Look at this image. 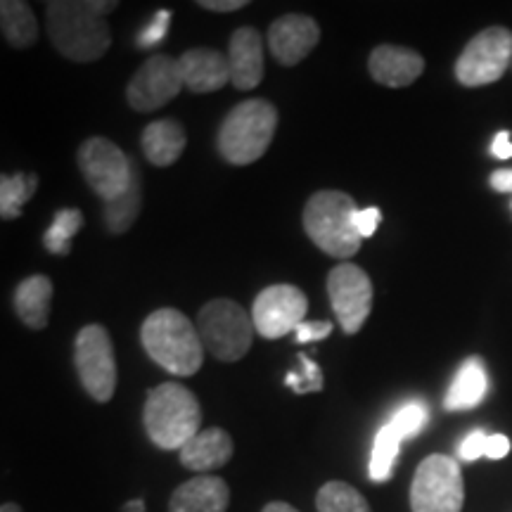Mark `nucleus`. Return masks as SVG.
<instances>
[{
	"label": "nucleus",
	"mask_w": 512,
	"mask_h": 512,
	"mask_svg": "<svg viewBox=\"0 0 512 512\" xmlns=\"http://www.w3.org/2000/svg\"><path fill=\"white\" fill-rule=\"evenodd\" d=\"M119 8L117 0H53L48 3V36L57 53L72 62H95L112 46L105 17Z\"/></svg>",
	"instance_id": "obj_1"
},
{
	"label": "nucleus",
	"mask_w": 512,
	"mask_h": 512,
	"mask_svg": "<svg viewBox=\"0 0 512 512\" xmlns=\"http://www.w3.org/2000/svg\"><path fill=\"white\" fill-rule=\"evenodd\" d=\"M140 342L166 373L190 377L202 368L204 344L192 320L176 309H157L145 318Z\"/></svg>",
	"instance_id": "obj_2"
},
{
	"label": "nucleus",
	"mask_w": 512,
	"mask_h": 512,
	"mask_svg": "<svg viewBox=\"0 0 512 512\" xmlns=\"http://www.w3.org/2000/svg\"><path fill=\"white\" fill-rule=\"evenodd\" d=\"M143 422L152 444L164 451H181L200 434L202 408L190 389L176 382H164L150 389L143 408Z\"/></svg>",
	"instance_id": "obj_3"
},
{
	"label": "nucleus",
	"mask_w": 512,
	"mask_h": 512,
	"mask_svg": "<svg viewBox=\"0 0 512 512\" xmlns=\"http://www.w3.org/2000/svg\"><path fill=\"white\" fill-rule=\"evenodd\" d=\"M354 197L342 190H320L304 207V230L313 245L335 259H349L361 249V235L354 226Z\"/></svg>",
	"instance_id": "obj_4"
},
{
	"label": "nucleus",
	"mask_w": 512,
	"mask_h": 512,
	"mask_svg": "<svg viewBox=\"0 0 512 512\" xmlns=\"http://www.w3.org/2000/svg\"><path fill=\"white\" fill-rule=\"evenodd\" d=\"M278 128V110L264 100L235 105L219 128V152L228 164L247 166L266 155Z\"/></svg>",
	"instance_id": "obj_5"
},
{
	"label": "nucleus",
	"mask_w": 512,
	"mask_h": 512,
	"mask_svg": "<svg viewBox=\"0 0 512 512\" xmlns=\"http://www.w3.org/2000/svg\"><path fill=\"white\" fill-rule=\"evenodd\" d=\"M204 351L216 361L235 363L247 356L254 342V320L238 302L230 299H211L202 306L200 325H197Z\"/></svg>",
	"instance_id": "obj_6"
},
{
	"label": "nucleus",
	"mask_w": 512,
	"mask_h": 512,
	"mask_svg": "<svg viewBox=\"0 0 512 512\" xmlns=\"http://www.w3.org/2000/svg\"><path fill=\"white\" fill-rule=\"evenodd\" d=\"M74 366L79 380L95 401L107 403L117 392V356L107 328L86 325L74 342Z\"/></svg>",
	"instance_id": "obj_7"
},
{
	"label": "nucleus",
	"mask_w": 512,
	"mask_h": 512,
	"mask_svg": "<svg viewBox=\"0 0 512 512\" xmlns=\"http://www.w3.org/2000/svg\"><path fill=\"white\" fill-rule=\"evenodd\" d=\"M463 501L465 484L456 460L441 453L422 460L411 486L413 512H460Z\"/></svg>",
	"instance_id": "obj_8"
},
{
	"label": "nucleus",
	"mask_w": 512,
	"mask_h": 512,
	"mask_svg": "<svg viewBox=\"0 0 512 512\" xmlns=\"http://www.w3.org/2000/svg\"><path fill=\"white\" fill-rule=\"evenodd\" d=\"M79 169L100 200L114 202L131 188L136 164L110 138H88L79 147Z\"/></svg>",
	"instance_id": "obj_9"
},
{
	"label": "nucleus",
	"mask_w": 512,
	"mask_h": 512,
	"mask_svg": "<svg viewBox=\"0 0 512 512\" xmlns=\"http://www.w3.org/2000/svg\"><path fill=\"white\" fill-rule=\"evenodd\" d=\"M512 57V31L489 27L467 43L456 62V79L467 88L489 86L501 79Z\"/></svg>",
	"instance_id": "obj_10"
},
{
	"label": "nucleus",
	"mask_w": 512,
	"mask_h": 512,
	"mask_svg": "<svg viewBox=\"0 0 512 512\" xmlns=\"http://www.w3.org/2000/svg\"><path fill=\"white\" fill-rule=\"evenodd\" d=\"M328 294L332 311L347 335L363 328L373 309V283L370 275L356 264H339L328 273Z\"/></svg>",
	"instance_id": "obj_11"
},
{
	"label": "nucleus",
	"mask_w": 512,
	"mask_h": 512,
	"mask_svg": "<svg viewBox=\"0 0 512 512\" xmlns=\"http://www.w3.org/2000/svg\"><path fill=\"white\" fill-rule=\"evenodd\" d=\"M185 88L181 64L171 55H152L131 76L126 86V100L136 112H155L174 100Z\"/></svg>",
	"instance_id": "obj_12"
},
{
	"label": "nucleus",
	"mask_w": 512,
	"mask_h": 512,
	"mask_svg": "<svg viewBox=\"0 0 512 512\" xmlns=\"http://www.w3.org/2000/svg\"><path fill=\"white\" fill-rule=\"evenodd\" d=\"M309 313V299L294 285H271L256 294L252 306L254 328L261 337L280 339L297 332Z\"/></svg>",
	"instance_id": "obj_13"
},
{
	"label": "nucleus",
	"mask_w": 512,
	"mask_h": 512,
	"mask_svg": "<svg viewBox=\"0 0 512 512\" xmlns=\"http://www.w3.org/2000/svg\"><path fill=\"white\" fill-rule=\"evenodd\" d=\"M318 41L320 27L309 15H283L268 29V48L283 67H294L309 57Z\"/></svg>",
	"instance_id": "obj_14"
},
{
	"label": "nucleus",
	"mask_w": 512,
	"mask_h": 512,
	"mask_svg": "<svg viewBox=\"0 0 512 512\" xmlns=\"http://www.w3.org/2000/svg\"><path fill=\"white\" fill-rule=\"evenodd\" d=\"M230 83L238 91H252L264 79V41L252 27L233 31L228 43Z\"/></svg>",
	"instance_id": "obj_15"
},
{
	"label": "nucleus",
	"mask_w": 512,
	"mask_h": 512,
	"mask_svg": "<svg viewBox=\"0 0 512 512\" xmlns=\"http://www.w3.org/2000/svg\"><path fill=\"white\" fill-rule=\"evenodd\" d=\"M183 83L190 93H214L230 83L228 55L214 48H190L181 55Z\"/></svg>",
	"instance_id": "obj_16"
},
{
	"label": "nucleus",
	"mask_w": 512,
	"mask_h": 512,
	"mask_svg": "<svg viewBox=\"0 0 512 512\" xmlns=\"http://www.w3.org/2000/svg\"><path fill=\"white\" fill-rule=\"evenodd\" d=\"M370 76L387 88L411 86L425 72V60L420 53L403 46H377L368 60Z\"/></svg>",
	"instance_id": "obj_17"
},
{
	"label": "nucleus",
	"mask_w": 512,
	"mask_h": 512,
	"mask_svg": "<svg viewBox=\"0 0 512 512\" xmlns=\"http://www.w3.org/2000/svg\"><path fill=\"white\" fill-rule=\"evenodd\" d=\"M230 489L221 477L200 475L178 486L169 501V512H226Z\"/></svg>",
	"instance_id": "obj_18"
},
{
	"label": "nucleus",
	"mask_w": 512,
	"mask_h": 512,
	"mask_svg": "<svg viewBox=\"0 0 512 512\" xmlns=\"http://www.w3.org/2000/svg\"><path fill=\"white\" fill-rule=\"evenodd\" d=\"M233 458V439L221 427L202 430L181 448V465L192 472H209Z\"/></svg>",
	"instance_id": "obj_19"
},
{
	"label": "nucleus",
	"mask_w": 512,
	"mask_h": 512,
	"mask_svg": "<svg viewBox=\"0 0 512 512\" xmlns=\"http://www.w3.org/2000/svg\"><path fill=\"white\" fill-rule=\"evenodd\" d=\"M53 283L48 275H29L15 290V311L19 320L31 330H43L50 320Z\"/></svg>",
	"instance_id": "obj_20"
},
{
	"label": "nucleus",
	"mask_w": 512,
	"mask_h": 512,
	"mask_svg": "<svg viewBox=\"0 0 512 512\" xmlns=\"http://www.w3.org/2000/svg\"><path fill=\"white\" fill-rule=\"evenodd\" d=\"M486 389H489V377L482 358L472 356L460 366L458 375L453 377L451 387L444 399L446 411H470L484 401Z\"/></svg>",
	"instance_id": "obj_21"
},
{
	"label": "nucleus",
	"mask_w": 512,
	"mask_h": 512,
	"mask_svg": "<svg viewBox=\"0 0 512 512\" xmlns=\"http://www.w3.org/2000/svg\"><path fill=\"white\" fill-rule=\"evenodd\" d=\"M185 143V128L174 119L152 121L143 131V152L147 162L155 166H171L178 162L183 155Z\"/></svg>",
	"instance_id": "obj_22"
},
{
	"label": "nucleus",
	"mask_w": 512,
	"mask_h": 512,
	"mask_svg": "<svg viewBox=\"0 0 512 512\" xmlns=\"http://www.w3.org/2000/svg\"><path fill=\"white\" fill-rule=\"evenodd\" d=\"M0 29L12 48H29L38 38L34 12L22 0H3L0 3Z\"/></svg>",
	"instance_id": "obj_23"
},
{
	"label": "nucleus",
	"mask_w": 512,
	"mask_h": 512,
	"mask_svg": "<svg viewBox=\"0 0 512 512\" xmlns=\"http://www.w3.org/2000/svg\"><path fill=\"white\" fill-rule=\"evenodd\" d=\"M140 207H143V190H140V169L136 166L131 188H128L119 200L105 204V223L107 228H110V233H126V230L136 223Z\"/></svg>",
	"instance_id": "obj_24"
},
{
	"label": "nucleus",
	"mask_w": 512,
	"mask_h": 512,
	"mask_svg": "<svg viewBox=\"0 0 512 512\" xmlns=\"http://www.w3.org/2000/svg\"><path fill=\"white\" fill-rule=\"evenodd\" d=\"M38 188L36 174H15L0 178V216L5 221L19 219L24 204H27Z\"/></svg>",
	"instance_id": "obj_25"
},
{
	"label": "nucleus",
	"mask_w": 512,
	"mask_h": 512,
	"mask_svg": "<svg viewBox=\"0 0 512 512\" xmlns=\"http://www.w3.org/2000/svg\"><path fill=\"white\" fill-rule=\"evenodd\" d=\"M401 441L403 439L394 432V427L389 425V422L387 425H382L380 432L375 434L373 456H370V465H368V475L373 482H387V479H392Z\"/></svg>",
	"instance_id": "obj_26"
},
{
	"label": "nucleus",
	"mask_w": 512,
	"mask_h": 512,
	"mask_svg": "<svg viewBox=\"0 0 512 512\" xmlns=\"http://www.w3.org/2000/svg\"><path fill=\"white\" fill-rule=\"evenodd\" d=\"M318 512H373L366 498L347 482H328L316 496Z\"/></svg>",
	"instance_id": "obj_27"
},
{
	"label": "nucleus",
	"mask_w": 512,
	"mask_h": 512,
	"mask_svg": "<svg viewBox=\"0 0 512 512\" xmlns=\"http://www.w3.org/2000/svg\"><path fill=\"white\" fill-rule=\"evenodd\" d=\"M83 226V216L79 209H60L55 214L53 223L43 235V247L48 249L50 254L57 256H67L72 252V238L79 233V228Z\"/></svg>",
	"instance_id": "obj_28"
},
{
	"label": "nucleus",
	"mask_w": 512,
	"mask_h": 512,
	"mask_svg": "<svg viewBox=\"0 0 512 512\" xmlns=\"http://www.w3.org/2000/svg\"><path fill=\"white\" fill-rule=\"evenodd\" d=\"M430 420V411L422 401H408L403 403L399 411L394 413V418L389 420V425L394 427V432L399 434L401 439H413L422 432V427Z\"/></svg>",
	"instance_id": "obj_29"
},
{
	"label": "nucleus",
	"mask_w": 512,
	"mask_h": 512,
	"mask_svg": "<svg viewBox=\"0 0 512 512\" xmlns=\"http://www.w3.org/2000/svg\"><path fill=\"white\" fill-rule=\"evenodd\" d=\"M299 363H302V373H287L285 384L294 394H313L323 389V373H320L318 363L306 354H299Z\"/></svg>",
	"instance_id": "obj_30"
},
{
	"label": "nucleus",
	"mask_w": 512,
	"mask_h": 512,
	"mask_svg": "<svg viewBox=\"0 0 512 512\" xmlns=\"http://www.w3.org/2000/svg\"><path fill=\"white\" fill-rule=\"evenodd\" d=\"M169 22H171V12L169 10H159L155 19H152L147 27L138 34V48H152L157 43H162L166 34H169Z\"/></svg>",
	"instance_id": "obj_31"
},
{
	"label": "nucleus",
	"mask_w": 512,
	"mask_h": 512,
	"mask_svg": "<svg viewBox=\"0 0 512 512\" xmlns=\"http://www.w3.org/2000/svg\"><path fill=\"white\" fill-rule=\"evenodd\" d=\"M332 323L330 320H304L297 328V342L309 344V342H320V339L330 337Z\"/></svg>",
	"instance_id": "obj_32"
},
{
	"label": "nucleus",
	"mask_w": 512,
	"mask_h": 512,
	"mask_svg": "<svg viewBox=\"0 0 512 512\" xmlns=\"http://www.w3.org/2000/svg\"><path fill=\"white\" fill-rule=\"evenodd\" d=\"M486 439H489V437H486L482 430H475V432L467 434V437L463 439V444H460V448H458L460 460H467V463H472V460L484 456Z\"/></svg>",
	"instance_id": "obj_33"
},
{
	"label": "nucleus",
	"mask_w": 512,
	"mask_h": 512,
	"mask_svg": "<svg viewBox=\"0 0 512 512\" xmlns=\"http://www.w3.org/2000/svg\"><path fill=\"white\" fill-rule=\"evenodd\" d=\"M382 221V214L377 207H368V209H358L356 211V219H354V226L358 230V235L363 238H373L377 226H380Z\"/></svg>",
	"instance_id": "obj_34"
},
{
	"label": "nucleus",
	"mask_w": 512,
	"mask_h": 512,
	"mask_svg": "<svg viewBox=\"0 0 512 512\" xmlns=\"http://www.w3.org/2000/svg\"><path fill=\"white\" fill-rule=\"evenodd\" d=\"M510 453V439L505 437V434H491L489 439H486V451L484 456L491 458V460H501Z\"/></svg>",
	"instance_id": "obj_35"
},
{
	"label": "nucleus",
	"mask_w": 512,
	"mask_h": 512,
	"mask_svg": "<svg viewBox=\"0 0 512 512\" xmlns=\"http://www.w3.org/2000/svg\"><path fill=\"white\" fill-rule=\"evenodd\" d=\"M247 0H200V8L211 12H235L247 8Z\"/></svg>",
	"instance_id": "obj_36"
},
{
	"label": "nucleus",
	"mask_w": 512,
	"mask_h": 512,
	"mask_svg": "<svg viewBox=\"0 0 512 512\" xmlns=\"http://www.w3.org/2000/svg\"><path fill=\"white\" fill-rule=\"evenodd\" d=\"M491 155L498 159H510L512 157V143H510V131H501L491 143Z\"/></svg>",
	"instance_id": "obj_37"
},
{
	"label": "nucleus",
	"mask_w": 512,
	"mask_h": 512,
	"mask_svg": "<svg viewBox=\"0 0 512 512\" xmlns=\"http://www.w3.org/2000/svg\"><path fill=\"white\" fill-rule=\"evenodd\" d=\"M491 188L498 192H512V169H498L491 174Z\"/></svg>",
	"instance_id": "obj_38"
},
{
	"label": "nucleus",
	"mask_w": 512,
	"mask_h": 512,
	"mask_svg": "<svg viewBox=\"0 0 512 512\" xmlns=\"http://www.w3.org/2000/svg\"><path fill=\"white\" fill-rule=\"evenodd\" d=\"M261 512H299L297 508H292L290 503H283V501H273V503H268L264 510Z\"/></svg>",
	"instance_id": "obj_39"
},
{
	"label": "nucleus",
	"mask_w": 512,
	"mask_h": 512,
	"mask_svg": "<svg viewBox=\"0 0 512 512\" xmlns=\"http://www.w3.org/2000/svg\"><path fill=\"white\" fill-rule=\"evenodd\" d=\"M121 512H145V501H143V498H136V501H128Z\"/></svg>",
	"instance_id": "obj_40"
},
{
	"label": "nucleus",
	"mask_w": 512,
	"mask_h": 512,
	"mask_svg": "<svg viewBox=\"0 0 512 512\" xmlns=\"http://www.w3.org/2000/svg\"><path fill=\"white\" fill-rule=\"evenodd\" d=\"M0 512H22V508H19L17 503H5L3 508H0Z\"/></svg>",
	"instance_id": "obj_41"
}]
</instances>
